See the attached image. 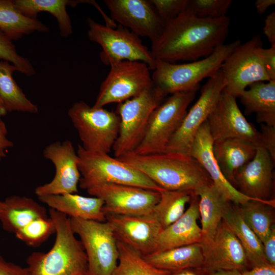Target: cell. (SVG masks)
<instances>
[{"label": "cell", "instance_id": "cell-1", "mask_svg": "<svg viewBox=\"0 0 275 275\" xmlns=\"http://www.w3.org/2000/svg\"><path fill=\"white\" fill-rule=\"evenodd\" d=\"M230 24L227 16L200 18L185 10L165 22L161 35L152 42L151 52L156 60L171 63L204 58L225 44Z\"/></svg>", "mask_w": 275, "mask_h": 275}, {"label": "cell", "instance_id": "cell-2", "mask_svg": "<svg viewBox=\"0 0 275 275\" xmlns=\"http://www.w3.org/2000/svg\"><path fill=\"white\" fill-rule=\"evenodd\" d=\"M117 158L137 169L164 189L195 192L213 183L201 165L190 155L171 152L140 155L131 152Z\"/></svg>", "mask_w": 275, "mask_h": 275}, {"label": "cell", "instance_id": "cell-3", "mask_svg": "<svg viewBox=\"0 0 275 275\" xmlns=\"http://www.w3.org/2000/svg\"><path fill=\"white\" fill-rule=\"evenodd\" d=\"M48 214L55 226L56 239L47 252H34L29 256L27 267L31 274L88 275L87 256L70 218L50 208Z\"/></svg>", "mask_w": 275, "mask_h": 275}, {"label": "cell", "instance_id": "cell-4", "mask_svg": "<svg viewBox=\"0 0 275 275\" xmlns=\"http://www.w3.org/2000/svg\"><path fill=\"white\" fill-rule=\"evenodd\" d=\"M237 40L217 47L209 56L183 64L156 60L152 79L154 85L166 95L188 91L200 86V82L213 76L226 58L241 44Z\"/></svg>", "mask_w": 275, "mask_h": 275}, {"label": "cell", "instance_id": "cell-5", "mask_svg": "<svg viewBox=\"0 0 275 275\" xmlns=\"http://www.w3.org/2000/svg\"><path fill=\"white\" fill-rule=\"evenodd\" d=\"M79 186L87 190L102 183L128 185L160 191L162 188L143 173L108 153L85 150L78 145Z\"/></svg>", "mask_w": 275, "mask_h": 275}, {"label": "cell", "instance_id": "cell-6", "mask_svg": "<svg viewBox=\"0 0 275 275\" xmlns=\"http://www.w3.org/2000/svg\"><path fill=\"white\" fill-rule=\"evenodd\" d=\"M199 88L172 94L157 106L150 117L142 141L133 152L140 155L164 152Z\"/></svg>", "mask_w": 275, "mask_h": 275}, {"label": "cell", "instance_id": "cell-7", "mask_svg": "<svg viewBox=\"0 0 275 275\" xmlns=\"http://www.w3.org/2000/svg\"><path fill=\"white\" fill-rule=\"evenodd\" d=\"M167 95L154 85L139 95L118 103L119 134L113 147L115 157L133 152L144 135L150 117Z\"/></svg>", "mask_w": 275, "mask_h": 275}, {"label": "cell", "instance_id": "cell-8", "mask_svg": "<svg viewBox=\"0 0 275 275\" xmlns=\"http://www.w3.org/2000/svg\"><path fill=\"white\" fill-rule=\"evenodd\" d=\"M68 115L85 150L109 153L117 139L120 118L103 107H91L83 101L74 103Z\"/></svg>", "mask_w": 275, "mask_h": 275}, {"label": "cell", "instance_id": "cell-9", "mask_svg": "<svg viewBox=\"0 0 275 275\" xmlns=\"http://www.w3.org/2000/svg\"><path fill=\"white\" fill-rule=\"evenodd\" d=\"M88 37L102 47L99 57L105 65L122 61H139L147 65L153 70L156 60L151 50L144 45L140 37L121 25L116 28L108 27L87 19Z\"/></svg>", "mask_w": 275, "mask_h": 275}, {"label": "cell", "instance_id": "cell-10", "mask_svg": "<svg viewBox=\"0 0 275 275\" xmlns=\"http://www.w3.org/2000/svg\"><path fill=\"white\" fill-rule=\"evenodd\" d=\"M69 218L72 229L79 237L87 256L88 275H112L119 253L110 225L106 221Z\"/></svg>", "mask_w": 275, "mask_h": 275}, {"label": "cell", "instance_id": "cell-11", "mask_svg": "<svg viewBox=\"0 0 275 275\" xmlns=\"http://www.w3.org/2000/svg\"><path fill=\"white\" fill-rule=\"evenodd\" d=\"M260 35H256L241 43L225 60L221 69L226 81L225 90L235 97L250 85L258 81H269L263 64Z\"/></svg>", "mask_w": 275, "mask_h": 275}, {"label": "cell", "instance_id": "cell-12", "mask_svg": "<svg viewBox=\"0 0 275 275\" xmlns=\"http://www.w3.org/2000/svg\"><path fill=\"white\" fill-rule=\"evenodd\" d=\"M110 71L102 82L93 106L103 107L133 98L154 86L150 69L139 61H125L110 65Z\"/></svg>", "mask_w": 275, "mask_h": 275}, {"label": "cell", "instance_id": "cell-13", "mask_svg": "<svg viewBox=\"0 0 275 275\" xmlns=\"http://www.w3.org/2000/svg\"><path fill=\"white\" fill-rule=\"evenodd\" d=\"M226 84L221 68L208 78L201 89L199 98L187 112L164 152L190 155L195 137L200 127L206 121Z\"/></svg>", "mask_w": 275, "mask_h": 275}, {"label": "cell", "instance_id": "cell-14", "mask_svg": "<svg viewBox=\"0 0 275 275\" xmlns=\"http://www.w3.org/2000/svg\"><path fill=\"white\" fill-rule=\"evenodd\" d=\"M86 190L103 201L104 212L121 215L151 213L160 199L159 191L124 184L102 183Z\"/></svg>", "mask_w": 275, "mask_h": 275}, {"label": "cell", "instance_id": "cell-15", "mask_svg": "<svg viewBox=\"0 0 275 275\" xmlns=\"http://www.w3.org/2000/svg\"><path fill=\"white\" fill-rule=\"evenodd\" d=\"M236 97L224 88L206 122L213 142L231 138L248 140L261 145V134L246 119L236 102Z\"/></svg>", "mask_w": 275, "mask_h": 275}, {"label": "cell", "instance_id": "cell-16", "mask_svg": "<svg viewBox=\"0 0 275 275\" xmlns=\"http://www.w3.org/2000/svg\"><path fill=\"white\" fill-rule=\"evenodd\" d=\"M104 213L117 241L143 256L155 252L162 228L153 212L138 215Z\"/></svg>", "mask_w": 275, "mask_h": 275}, {"label": "cell", "instance_id": "cell-17", "mask_svg": "<svg viewBox=\"0 0 275 275\" xmlns=\"http://www.w3.org/2000/svg\"><path fill=\"white\" fill-rule=\"evenodd\" d=\"M43 155L52 162L56 172L51 181L35 188L37 197L77 193L81 175L78 156L72 142L52 143L44 148Z\"/></svg>", "mask_w": 275, "mask_h": 275}, {"label": "cell", "instance_id": "cell-18", "mask_svg": "<svg viewBox=\"0 0 275 275\" xmlns=\"http://www.w3.org/2000/svg\"><path fill=\"white\" fill-rule=\"evenodd\" d=\"M116 23L151 42L161 35L165 25L150 0H105Z\"/></svg>", "mask_w": 275, "mask_h": 275}, {"label": "cell", "instance_id": "cell-19", "mask_svg": "<svg viewBox=\"0 0 275 275\" xmlns=\"http://www.w3.org/2000/svg\"><path fill=\"white\" fill-rule=\"evenodd\" d=\"M202 268L205 273L250 269L245 251L234 233L222 220L209 245L203 250Z\"/></svg>", "mask_w": 275, "mask_h": 275}, {"label": "cell", "instance_id": "cell-20", "mask_svg": "<svg viewBox=\"0 0 275 275\" xmlns=\"http://www.w3.org/2000/svg\"><path fill=\"white\" fill-rule=\"evenodd\" d=\"M274 163L265 148L257 146L253 158L234 174L236 188L251 198L269 201L273 187Z\"/></svg>", "mask_w": 275, "mask_h": 275}, {"label": "cell", "instance_id": "cell-21", "mask_svg": "<svg viewBox=\"0 0 275 275\" xmlns=\"http://www.w3.org/2000/svg\"><path fill=\"white\" fill-rule=\"evenodd\" d=\"M213 141L206 121L200 127L194 140L190 156L195 159L210 177L217 189L229 201L240 204L251 200L234 187L222 174L214 157Z\"/></svg>", "mask_w": 275, "mask_h": 275}, {"label": "cell", "instance_id": "cell-22", "mask_svg": "<svg viewBox=\"0 0 275 275\" xmlns=\"http://www.w3.org/2000/svg\"><path fill=\"white\" fill-rule=\"evenodd\" d=\"M199 218V197L195 194L183 214L162 230L158 239L155 252L200 243L202 231L198 224Z\"/></svg>", "mask_w": 275, "mask_h": 275}, {"label": "cell", "instance_id": "cell-23", "mask_svg": "<svg viewBox=\"0 0 275 275\" xmlns=\"http://www.w3.org/2000/svg\"><path fill=\"white\" fill-rule=\"evenodd\" d=\"M39 200L70 218L106 222L103 210V201L95 197H85L75 194L48 195L38 197Z\"/></svg>", "mask_w": 275, "mask_h": 275}, {"label": "cell", "instance_id": "cell-24", "mask_svg": "<svg viewBox=\"0 0 275 275\" xmlns=\"http://www.w3.org/2000/svg\"><path fill=\"white\" fill-rule=\"evenodd\" d=\"M199 197V211L201 224L203 250L212 241L222 220L228 200L213 184L203 186L195 191Z\"/></svg>", "mask_w": 275, "mask_h": 275}, {"label": "cell", "instance_id": "cell-25", "mask_svg": "<svg viewBox=\"0 0 275 275\" xmlns=\"http://www.w3.org/2000/svg\"><path fill=\"white\" fill-rule=\"evenodd\" d=\"M256 149L255 144L242 139L231 138L213 142V152L218 167L226 179L235 188V172L253 158Z\"/></svg>", "mask_w": 275, "mask_h": 275}, {"label": "cell", "instance_id": "cell-26", "mask_svg": "<svg viewBox=\"0 0 275 275\" xmlns=\"http://www.w3.org/2000/svg\"><path fill=\"white\" fill-rule=\"evenodd\" d=\"M0 222L3 228L15 234L33 221L48 217L46 209L33 199L12 195L2 201Z\"/></svg>", "mask_w": 275, "mask_h": 275}, {"label": "cell", "instance_id": "cell-27", "mask_svg": "<svg viewBox=\"0 0 275 275\" xmlns=\"http://www.w3.org/2000/svg\"><path fill=\"white\" fill-rule=\"evenodd\" d=\"M240 95L246 115H256V121L275 127V80L252 84Z\"/></svg>", "mask_w": 275, "mask_h": 275}, {"label": "cell", "instance_id": "cell-28", "mask_svg": "<svg viewBox=\"0 0 275 275\" xmlns=\"http://www.w3.org/2000/svg\"><path fill=\"white\" fill-rule=\"evenodd\" d=\"M223 221L243 248L250 268L269 264L264 255L262 242L244 221L236 204L230 201L227 203Z\"/></svg>", "mask_w": 275, "mask_h": 275}, {"label": "cell", "instance_id": "cell-29", "mask_svg": "<svg viewBox=\"0 0 275 275\" xmlns=\"http://www.w3.org/2000/svg\"><path fill=\"white\" fill-rule=\"evenodd\" d=\"M153 266L171 272L190 267H202L203 248L200 243L183 245L143 256Z\"/></svg>", "mask_w": 275, "mask_h": 275}, {"label": "cell", "instance_id": "cell-30", "mask_svg": "<svg viewBox=\"0 0 275 275\" xmlns=\"http://www.w3.org/2000/svg\"><path fill=\"white\" fill-rule=\"evenodd\" d=\"M18 10L24 15L37 18L38 13L46 12L57 20L60 35L67 37L73 33L71 19L66 7H75L81 3H89L90 1L83 0H13Z\"/></svg>", "mask_w": 275, "mask_h": 275}, {"label": "cell", "instance_id": "cell-31", "mask_svg": "<svg viewBox=\"0 0 275 275\" xmlns=\"http://www.w3.org/2000/svg\"><path fill=\"white\" fill-rule=\"evenodd\" d=\"M48 28L37 18L23 15L13 0H0V31L10 39L17 40L34 32L46 33Z\"/></svg>", "mask_w": 275, "mask_h": 275}, {"label": "cell", "instance_id": "cell-32", "mask_svg": "<svg viewBox=\"0 0 275 275\" xmlns=\"http://www.w3.org/2000/svg\"><path fill=\"white\" fill-rule=\"evenodd\" d=\"M15 71L13 64L0 61V98L6 111L37 113V105L26 97L13 77Z\"/></svg>", "mask_w": 275, "mask_h": 275}, {"label": "cell", "instance_id": "cell-33", "mask_svg": "<svg viewBox=\"0 0 275 275\" xmlns=\"http://www.w3.org/2000/svg\"><path fill=\"white\" fill-rule=\"evenodd\" d=\"M244 221L262 242L274 226V200H251L236 204Z\"/></svg>", "mask_w": 275, "mask_h": 275}, {"label": "cell", "instance_id": "cell-34", "mask_svg": "<svg viewBox=\"0 0 275 275\" xmlns=\"http://www.w3.org/2000/svg\"><path fill=\"white\" fill-rule=\"evenodd\" d=\"M160 199L153 212L163 229L179 218L185 211V207L192 199L195 192L188 190L159 191Z\"/></svg>", "mask_w": 275, "mask_h": 275}, {"label": "cell", "instance_id": "cell-35", "mask_svg": "<svg viewBox=\"0 0 275 275\" xmlns=\"http://www.w3.org/2000/svg\"><path fill=\"white\" fill-rule=\"evenodd\" d=\"M117 246L118 261L112 275H169L171 272L153 266L141 254L119 241Z\"/></svg>", "mask_w": 275, "mask_h": 275}, {"label": "cell", "instance_id": "cell-36", "mask_svg": "<svg viewBox=\"0 0 275 275\" xmlns=\"http://www.w3.org/2000/svg\"><path fill=\"white\" fill-rule=\"evenodd\" d=\"M54 223L49 216L37 218L18 230L16 237L30 246L41 245L55 233Z\"/></svg>", "mask_w": 275, "mask_h": 275}, {"label": "cell", "instance_id": "cell-37", "mask_svg": "<svg viewBox=\"0 0 275 275\" xmlns=\"http://www.w3.org/2000/svg\"><path fill=\"white\" fill-rule=\"evenodd\" d=\"M231 0H188L186 10L194 16L205 18L226 16Z\"/></svg>", "mask_w": 275, "mask_h": 275}, {"label": "cell", "instance_id": "cell-38", "mask_svg": "<svg viewBox=\"0 0 275 275\" xmlns=\"http://www.w3.org/2000/svg\"><path fill=\"white\" fill-rule=\"evenodd\" d=\"M0 59L13 64L17 71L27 76L35 75L36 71L31 62L20 56L12 41L0 31Z\"/></svg>", "mask_w": 275, "mask_h": 275}, {"label": "cell", "instance_id": "cell-39", "mask_svg": "<svg viewBox=\"0 0 275 275\" xmlns=\"http://www.w3.org/2000/svg\"><path fill=\"white\" fill-rule=\"evenodd\" d=\"M158 15L164 22L172 20L183 12L188 0H150Z\"/></svg>", "mask_w": 275, "mask_h": 275}, {"label": "cell", "instance_id": "cell-40", "mask_svg": "<svg viewBox=\"0 0 275 275\" xmlns=\"http://www.w3.org/2000/svg\"><path fill=\"white\" fill-rule=\"evenodd\" d=\"M261 145L267 151L273 162H275V127L262 124Z\"/></svg>", "mask_w": 275, "mask_h": 275}, {"label": "cell", "instance_id": "cell-41", "mask_svg": "<svg viewBox=\"0 0 275 275\" xmlns=\"http://www.w3.org/2000/svg\"><path fill=\"white\" fill-rule=\"evenodd\" d=\"M262 60L270 80H275V45L261 50Z\"/></svg>", "mask_w": 275, "mask_h": 275}, {"label": "cell", "instance_id": "cell-42", "mask_svg": "<svg viewBox=\"0 0 275 275\" xmlns=\"http://www.w3.org/2000/svg\"><path fill=\"white\" fill-rule=\"evenodd\" d=\"M0 275H32L27 267L6 260L0 255Z\"/></svg>", "mask_w": 275, "mask_h": 275}, {"label": "cell", "instance_id": "cell-43", "mask_svg": "<svg viewBox=\"0 0 275 275\" xmlns=\"http://www.w3.org/2000/svg\"><path fill=\"white\" fill-rule=\"evenodd\" d=\"M265 260L268 264L275 266V227L262 242Z\"/></svg>", "mask_w": 275, "mask_h": 275}, {"label": "cell", "instance_id": "cell-44", "mask_svg": "<svg viewBox=\"0 0 275 275\" xmlns=\"http://www.w3.org/2000/svg\"><path fill=\"white\" fill-rule=\"evenodd\" d=\"M263 32L271 46L275 45V12L268 15L264 20Z\"/></svg>", "mask_w": 275, "mask_h": 275}, {"label": "cell", "instance_id": "cell-45", "mask_svg": "<svg viewBox=\"0 0 275 275\" xmlns=\"http://www.w3.org/2000/svg\"><path fill=\"white\" fill-rule=\"evenodd\" d=\"M6 124L0 119V162L6 157V151L14 146L13 143L7 138Z\"/></svg>", "mask_w": 275, "mask_h": 275}, {"label": "cell", "instance_id": "cell-46", "mask_svg": "<svg viewBox=\"0 0 275 275\" xmlns=\"http://www.w3.org/2000/svg\"><path fill=\"white\" fill-rule=\"evenodd\" d=\"M241 275H275V266L264 265L241 272Z\"/></svg>", "mask_w": 275, "mask_h": 275}, {"label": "cell", "instance_id": "cell-47", "mask_svg": "<svg viewBox=\"0 0 275 275\" xmlns=\"http://www.w3.org/2000/svg\"><path fill=\"white\" fill-rule=\"evenodd\" d=\"M169 275H205L202 267H190L171 272Z\"/></svg>", "mask_w": 275, "mask_h": 275}, {"label": "cell", "instance_id": "cell-48", "mask_svg": "<svg viewBox=\"0 0 275 275\" xmlns=\"http://www.w3.org/2000/svg\"><path fill=\"white\" fill-rule=\"evenodd\" d=\"M274 4L275 0H256L255 2L257 11L261 15L265 13L268 8Z\"/></svg>", "mask_w": 275, "mask_h": 275}, {"label": "cell", "instance_id": "cell-49", "mask_svg": "<svg viewBox=\"0 0 275 275\" xmlns=\"http://www.w3.org/2000/svg\"><path fill=\"white\" fill-rule=\"evenodd\" d=\"M204 273L205 275H241L240 272L236 270H217Z\"/></svg>", "mask_w": 275, "mask_h": 275}, {"label": "cell", "instance_id": "cell-50", "mask_svg": "<svg viewBox=\"0 0 275 275\" xmlns=\"http://www.w3.org/2000/svg\"><path fill=\"white\" fill-rule=\"evenodd\" d=\"M7 112L6 111L4 104L0 98V119H1V117L3 116H4L6 114Z\"/></svg>", "mask_w": 275, "mask_h": 275}, {"label": "cell", "instance_id": "cell-51", "mask_svg": "<svg viewBox=\"0 0 275 275\" xmlns=\"http://www.w3.org/2000/svg\"><path fill=\"white\" fill-rule=\"evenodd\" d=\"M2 205H3V203L2 202H0V211H1V209L2 207Z\"/></svg>", "mask_w": 275, "mask_h": 275}]
</instances>
